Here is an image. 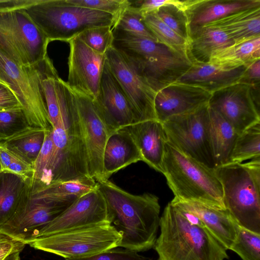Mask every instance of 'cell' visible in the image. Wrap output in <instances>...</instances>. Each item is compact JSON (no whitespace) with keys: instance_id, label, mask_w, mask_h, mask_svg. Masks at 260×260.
I'll list each match as a JSON object with an SVG mask.
<instances>
[{"instance_id":"cell-1","label":"cell","mask_w":260,"mask_h":260,"mask_svg":"<svg viewBox=\"0 0 260 260\" xmlns=\"http://www.w3.org/2000/svg\"><path fill=\"white\" fill-rule=\"evenodd\" d=\"M96 182L105 199L110 223L121 235L119 247L136 252L153 248L159 227L158 198L150 193L131 194L109 179Z\"/></svg>"},{"instance_id":"cell-2","label":"cell","mask_w":260,"mask_h":260,"mask_svg":"<svg viewBox=\"0 0 260 260\" xmlns=\"http://www.w3.org/2000/svg\"><path fill=\"white\" fill-rule=\"evenodd\" d=\"M157 260H224L226 250L205 228L189 222L170 202L160 217Z\"/></svg>"},{"instance_id":"cell-3","label":"cell","mask_w":260,"mask_h":260,"mask_svg":"<svg viewBox=\"0 0 260 260\" xmlns=\"http://www.w3.org/2000/svg\"><path fill=\"white\" fill-rule=\"evenodd\" d=\"M112 46L135 66L157 92L176 82L191 67L185 53L147 39L114 28Z\"/></svg>"},{"instance_id":"cell-4","label":"cell","mask_w":260,"mask_h":260,"mask_svg":"<svg viewBox=\"0 0 260 260\" xmlns=\"http://www.w3.org/2000/svg\"><path fill=\"white\" fill-rule=\"evenodd\" d=\"M215 171L225 209L239 226L260 234V157L245 163H229Z\"/></svg>"},{"instance_id":"cell-5","label":"cell","mask_w":260,"mask_h":260,"mask_svg":"<svg viewBox=\"0 0 260 260\" xmlns=\"http://www.w3.org/2000/svg\"><path fill=\"white\" fill-rule=\"evenodd\" d=\"M49 42H69L86 29L109 26L117 17L107 13L77 6L67 0H30L23 8Z\"/></svg>"},{"instance_id":"cell-6","label":"cell","mask_w":260,"mask_h":260,"mask_svg":"<svg viewBox=\"0 0 260 260\" xmlns=\"http://www.w3.org/2000/svg\"><path fill=\"white\" fill-rule=\"evenodd\" d=\"M163 169L174 199L225 209L221 184L214 169L184 155L167 142Z\"/></svg>"},{"instance_id":"cell-7","label":"cell","mask_w":260,"mask_h":260,"mask_svg":"<svg viewBox=\"0 0 260 260\" xmlns=\"http://www.w3.org/2000/svg\"><path fill=\"white\" fill-rule=\"evenodd\" d=\"M16 4L0 8V50L20 66H38L48 56L49 42Z\"/></svg>"},{"instance_id":"cell-8","label":"cell","mask_w":260,"mask_h":260,"mask_svg":"<svg viewBox=\"0 0 260 260\" xmlns=\"http://www.w3.org/2000/svg\"><path fill=\"white\" fill-rule=\"evenodd\" d=\"M121 239L111 223H104L38 238L28 244L66 259L90 256L119 247Z\"/></svg>"},{"instance_id":"cell-9","label":"cell","mask_w":260,"mask_h":260,"mask_svg":"<svg viewBox=\"0 0 260 260\" xmlns=\"http://www.w3.org/2000/svg\"><path fill=\"white\" fill-rule=\"evenodd\" d=\"M41 79V63L37 66L21 67L0 50V81L15 93L32 127L51 131L53 127Z\"/></svg>"},{"instance_id":"cell-10","label":"cell","mask_w":260,"mask_h":260,"mask_svg":"<svg viewBox=\"0 0 260 260\" xmlns=\"http://www.w3.org/2000/svg\"><path fill=\"white\" fill-rule=\"evenodd\" d=\"M53 152L44 185L90 177L79 120L52 129Z\"/></svg>"},{"instance_id":"cell-11","label":"cell","mask_w":260,"mask_h":260,"mask_svg":"<svg viewBox=\"0 0 260 260\" xmlns=\"http://www.w3.org/2000/svg\"><path fill=\"white\" fill-rule=\"evenodd\" d=\"M208 104L162 123L167 142L184 155L215 168L209 137Z\"/></svg>"},{"instance_id":"cell-12","label":"cell","mask_w":260,"mask_h":260,"mask_svg":"<svg viewBox=\"0 0 260 260\" xmlns=\"http://www.w3.org/2000/svg\"><path fill=\"white\" fill-rule=\"evenodd\" d=\"M105 55L111 72L134 111L138 122L156 119L154 106L156 92L146 80L133 63L113 46L107 50Z\"/></svg>"},{"instance_id":"cell-13","label":"cell","mask_w":260,"mask_h":260,"mask_svg":"<svg viewBox=\"0 0 260 260\" xmlns=\"http://www.w3.org/2000/svg\"><path fill=\"white\" fill-rule=\"evenodd\" d=\"M31 192V185L12 217L0 226V234L26 244L36 239L44 227L71 205L34 199Z\"/></svg>"},{"instance_id":"cell-14","label":"cell","mask_w":260,"mask_h":260,"mask_svg":"<svg viewBox=\"0 0 260 260\" xmlns=\"http://www.w3.org/2000/svg\"><path fill=\"white\" fill-rule=\"evenodd\" d=\"M209 107L220 114L239 135L260 122L259 106L251 85L237 83L211 93Z\"/></svg>"},{"instance_id":"cell-15","label":"cell","mask_w":260,"mask_h":260,"mask_svg":"<svg viewBox=\"0 0 260 260\" xmlns=\"http://www.w3.org/2000/svg\"><path fill=\"white\" fill-rule=\"evenodd\" d=\"M104 223H110L107 204L96 188L76 200L44 227L37 238Z\"/></svg>"},{"instance_id":"cell-16","label":"cell","mask_w":260,"mask_h":260,"mask_svg":"<svg viewBox=\"0 0 260 260\" xmlns=\"http://www.w3.org/2000/svg\"><path fill=\"white\" fill-rule=\"evenodd\" d=\"M68 43L69 75L66 82L72 91L93 101L98 93L106 55L90 48L78 36Z\"/></svg>"},{"instance_id":"cell-17","label":"cell","mask_w":260,"mask_h":260,"mask_svg":"<svg viewBox=\"0 0 260 260\" xmlns=\"http://www.w3.org/2000/svg\"><path fill=\"white\" fill-rule=\"evenodd\" d=\"M92 101L110 134L138 122L134 111L111 72L107 60L103 68L98 95Z\"/></svg>"},{"instance_id":"cell-18","label":"cell","mask_w":260,"mask_h":260,"mask_svg":"<svg viewBox=\"0 0 260 260\" xmlns=\"http://www.w3.org/2000/svg\"><path fill=\"white\" fill-rule=\"evenodd\" d=\"M73 92L87 154L89 174L97 181L102 179L104 150L111 134L97 111L92 100Z\"/></svg>"},{"instance_id":"cell-19","label":"cell","mask_w":260,"mask_h":260,"mask_svg":"<svg viewBox=\"0 0 260 260\" xmlns=\"http://www.w3.org/2000/svg\"><path fill=\"white\" fill-rule=\"evenodd\" d=\"M211 93L189 84L175 82L158 91L154 99L156 118H169L192 112L208 104Z\"/></svg>"},{"instance_id":"cell-20","label":"cell","mask_w":260,"mask_h":260,"mask_svg":"<svg viewBox=\"0 0 260 260\" xmlns=\"http://www.w3.org/2000/svg\"><path fill=\"white\" fill-rule=\"evenodd\" d=\"M174 206L197 216L206 230L227 250H230L237 235L239 225L225 209H220L203 203L180 201L173 198Z\"/></svg>"},{"instance_id":"cell-21","label":"cell","mask_w":260,"mask_h":260,"mask_svg":"<svg viewBox=\"0 0 260 260\" xmlns=\"http://www.w3.org/2000/svg\"><path fill=\"white\" fill-rule=\"evenodd\" d=\"M245 69V66L231 67L195 62L176 82L197 86L212 93L240 82Z\"/></svg>"},{"instance_id":"cell-22","label":"cell","mask_w":260,"mask_h":260,"mask_svg":"<svg viewBox=\"0 0 260 260\" xmlns=\"http://www.w3.org/2000/svg\"><path fill=\"white\" fill-rule=\"evenodd\" d=\"M131 134L141 154L142 161L163 174V160L167 138L162 123L148 120L124 127Z\"/></svg>"},{"instance_id":"cell-23","label":"cell","mask_w":260,"mask_h":260,"mask_svg":"<svg viewBox=\"0 0 260 260\" xmlns=\"http://www.w3.org/2000/svg\"><path fill=\"white\" fill-rule=\"evenodd\" d=\"M260 6V0H190L185 12L189 35L235 12Z\"/></svg>"},{"instance_id":"cell-24","label":"cell","mask_w":260,"mask_h":260,"mask_svg":"<svg viewBox=\"0 0 260 260\" xmlns=\"http://www.w3.org/2000/svg\"><path fill=\"white\" fill-rule=\"evenodd\" d=\"M139 161L142 158L134 140L124 127L120 128L110 134L106 142L101 180H108L114 173Z\"/></svg>"},{"instance_id":"cell-25","label":"cell","mask_w":260,"mask_h":260,"mask_svg":"<svg viewBox=\"0 0 260 260\" xmlns=\"http://www.w3.org/2000/svg\"><path fill=\"white\" fill-rule=\"evenodd\" d=\"M205 26L220 29L234 44L260 37V6L235 12Z\"/></svg>"},{"instance_id":"cell-26","label":"cell","mask_w":260,"mask_h":260,"mask_svg":"<svg viewBox=\"0 0 260 260\" xmlns=\"http://www.w3.org/2000/svg\"><path fill=\"white\" fill-rule=\"evenodd\" d=\"M233 44L220 29L204 26L189 34L186 54L192 63H209L216 51Z\"/></svg>"},{"instance_id":"cell-27","label":"cell","mask_w":260,"mask_h":260,"mask_svg":"<svg viewBox=\"0 0 260 260\" xmlns=\"http://www.w3.org/2000/svg\"><path fill=\"white\" fill-rule=\"evenodd\" d=\"M96 188V182L93 179L55 182L47 185H34L32 183L31 198L48 203L70 205L82 195Z\"/></svg>"},{"instance_id":"cell-28","label":"cell","mask_w":260,"mask_h":260,"mask_svg":"<svg viewBox=\"0 0 260 260\" xmlns=\"http://www.w3.org/2000/svg\"><path fill=\"white\" fill-rule=\"evenodd\" d=\"M31 183L30 178L6 170L0 171V226L14 215Z\"/></svg>"},{"instance_id":"cell-29","label":"cell","mask_w":260,"mask_h":260,"mask_svg":"<svg viewBox=\"0 0 260 260\" xmlns=\"http://www.w3.org/2000/svg\"><path fill=\"white\" fill-rule=\"evenodd\" d=\"M209 117L210 141L216 168L229 163L239 134L220 114L210 108Z\"/></svg>"},{"instance_id":"cell-30","label":"cell","mask_w":260,"mask_h":260,"mask_svg":"<svg viewBox=\"0 0 260 260\" xmlns=\"http://www.w3.org/2000/svg\"><path fill=\"white\" fill-rule=\"evenodd\" d=\"M46 131L31 127L7 141L0 142V145L33 167L43 146Z\"/></svg>"},{"instance_id":"cell-31","label":"cell","mask_w":260,"mask_h":260,"mask_svg":"<svg viewBox=\"0 0 260 260\" xmlns=\"http://www.w3.org/2000/svg\"><path fill=\"white\" fill-rule=\"evenodd\" d=\"M260 59V37L233 44L216 51L210 62L231 67L246 66Z\"/></svg>"},{"instance_id":"cell-32","label":"cell","mask_w":260,"mask_h":260,"mask_svg":"<svg viewBox=\"0 0 260 260\" xmlns=\"http://www.w3.org/2000/svg\"><path fill=\"white\" fill-rule=\"evenodd\" d=\"M260 157V122L240 134L233 147L229 163L243 161Z\"/></svg>"},{"instance_id":"cell-33","label":"cell","mask_w":260,"mask_h":260,"mask_svg":"<svg viewBox=\"0 0 260 260\" xmlns=\"http://www.w3.org/2000/svg\"><path fill=\"white\" fill-rule=\"evenodd\" d=\"M190 0L177 1L159 8L153 12L179 36L188 41L189 30L185 10Z\"/></svg>"},{"instance_id":"cell-34","label":"cell","mask_w":260,"mask_h":260,"mask_svg":"<svg viewBox=\"0 0 260 260\" xmlns=\"http://www.w3.org/2000/svg\"><path fill=\"white\" fill-rule=\"evenodd\" d=\"M114 28L157 42L154 36L145 24L140 12L131 3L118 16L112 29Z\"/></svg>"},{"instance_id":"cell-35","label":"cell","mask_w":260,"mask_h":260,"mask_svg":"<svg viewBox=\"0 0 260 260\" xmlns=\"http://www.w3.org/2000/svg\"><path fill=\"white\" fill-rule=\"evenodd\" d=\"M143 16L145 24L154 36L157 42L186 54V40L171 29L154 13Z\"/></svg>"},{"instance_id":"cell-36","label":"cell","mask_w":260,"mask_h":260,"mask_svg":"<svg viewBox=\"0 0 260 260\" xmlns=\"http://www.w3.org/2000/svg\"><path fill=\"white\" fill-rule=\"evenodd\" d=\"M31 127L22 109L0 112V142L7 141Z\"/></svg>"},{"instance_id":"cell-37","label":"cell","mask_w":260,"mask_h":260,"mask_svg":"<svg viewBox=\"0 0 260 260\" xmlns=\"http://www.w3.org/2000/svg\"><path fill=\"white\" fill-rule=\"evenodd\" d=\"M230 250L242 260H260V234L239 226L236 238Z\"/></svg>"},{"instance_id":"cell-38","label":"cell","mask_w":260,"mask_h":260,"mask_svg":"<svg viewBox=\"0 0 260 260\" xmlns=\"http://www.w3.org/2000/svg\"><path fill=\"white\" fill-rule=\"evenodd\" d=\"M78 37L88 47L94 51L105 54L112 46L113 34L109 26L93 27L81 32Z\"/></svg>"},{"instance_id":"cell-39","label":"cell","mask_w":260,"mask_h":260,"mask_svg":"<svg viewBox=\"0 0 260 260\" xmlns=\"http://www.w3.org/2000/svg\"><path fill=\"white\" fill-rule=\"evenodd\" d=\"M52 130L47 131L43 146L34 165L31 178L34 185L46 183L48 168L53 152Z\"/></svg>"},{"instance_id":"cell-40","label":"cell","mask_w":260,"mask_h":260,"mask_svg":"<svg viewBox=\"0 0 260 260\" xmlns=\"http://www.w3.org/2000/svg\"><path fill=\"white\" fill-rule=\"evenodd\" d=\"M73 5L107 13L117 17L129 4L128 0H67Z\"/></svg>"},{"instance_id":"cell-41","label":"cell","mask_w":260,"mask_h":260,"mask_svg":"<svg viewBox=\"0 0 260 260\" xmlns=\"http://www.w3.org/2000/svg\"><path fill=\"white\" fill-rule=\"evenodd\" d=\"M0 160L3 170L32 178L34 172L33 167L1 145Z\"/></svg>"},{"instance_id":"cell-42","label":"cell","mask_w":260,"mask_h":260,"mask_svg":"<svg viewBox=\"0 0 260 260\" xmlns=\"http://www.w3.org/2000/svg\"><path fill=\"white\" fill-rule=\"evenodd\" d=\"M66 260H152V259L128 249L115 248L90 256Z\"/></svg>"},{"instance_id":"cell-43","label":"cell","mask_w":260,"mask_h":260,"mask_svg":"<svg viewBox=\"0 0 260 260\" xmlns=\"http://www.w3.org/2000/svg\"><path fill=\"white\" fill-rule=\"evenodd\" d=\"M16 109H23L17 96L10 87L0 81V112Z\"/></svg>"},{"instance_id":"cell-44","label":"cell","mask_w":260,"mask_h":260,"mask_svg":"<svg viewBox=\"0 0 260 260\" xmlns=\"http://www.w3.org/2000/svg\"><path fill=\"white\" fill-rule=\"evenodd\" d=\"M245 66V71L240 83L252 86L259 84L260 59L255 60Z\"/></svg>"},{"instance_id":"cell-45","label":"cell","mask_w":260,"mask_h":260,"mask_svg":"<svg viewBox=\"0 0 260 260\" xmlns=\"http://www.w3.org/2000/svg\"><path fill=\"white\" fill-rule=\"evenodd\" d=\"M26 244L24 243H21L19 244L9 246L0 250V260L4 259L9 254L15 252H21Z\"/></svg>"},{"instance_id":"cell-46","label":"cell","mask_w":260,"mask_h":260,"mask_svg":"<svg viewBox=\"0 0 260 260\" xmlns=\"http://www.w3.org/2000/svg\"><path fill=\"white\" fill-rule=\"evenodd\" d=\"M21 243L24 242L12 238L7 235L0 234V250L9 246L16 245Z\"/></svg>"},{"instance_id":"cell-47","label":"cell","mask_w":260,"mask_h":260,"mask_svg":"<svg viewBox=\"0 0 260 260\" xmlns=\"http://www.w3.org/2000/svg\"><path fill=\"white\" fill-rule=\"evenodd\" d=\"M20 252H15L8 255L4 260H20Z\"/></svg>"},{"instance_id":"cell-48","label":"cell","mask_w":260,"mask_h":260,"mask_svg":"<svg viewBox=\"0 0 260 260\" xmlns=\"http://www.w3.org/2000/svg\"><path fill=\"white\" fill-rule=\"evenodd\" d=\"M2 170H3V168H2V166L1 161V160H0V171H1Z\"/></svg>"}]
</instances>
